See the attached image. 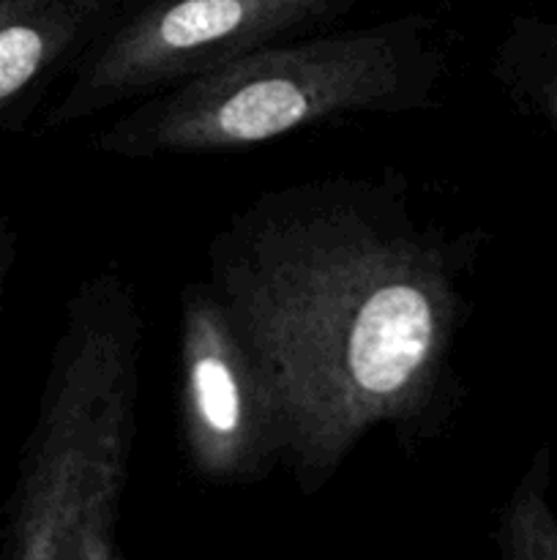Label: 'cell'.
Wrapping results in <instances>:
<instances>
[{
    "label": "cell",
    "mask_w": 557,
    "mask_h": 560,
    "mask_svg": "<svg viewBox=\"0 0 557 560\" xmlns=\"http://www.w3.org/2000/svg\"><path fill=\"white\" fill-rule=\"evenodd\" d=\"M484 244L399 173L278 186L218 228L205 282L265 377L300 495L331 485L371 432L415 452L451 427Z\"/></svg>",
    "instance_id": "6da1fadb"
},
{
    "label": "cell",
    "mask_w": 557,
    "mask_h": 560,
    "mask_svg": "<svg viewBox=\"0 0 557 560\" xmlns=\"http://www.w3.org/2000/svg\"><path fill=\"white\" fill-rule=\"evenodd\" d=\"M134 284L93 273L66 306L38 419L5 509L3 556L115 560L137 438L142 350Z\"/></svg>",
    "instance_id": "7a4b0ae2"
},
{
    "label": "cell",
    "mask_w": 557,
    "mask_h": 560,
    "mask_svg": "<svg viewBox=\"0 0 557 560\" xmlns=\"http://www.w3.org/2000/svg\"><path fill=\"white\" fill-rule=\"evenodd\" d=\"M446 69L424 16L309 33L131 104L93 148L120 159L244 151L347 115L429 109Z\"/></svg>",
    "instance_id": "3957f363"
},
{
    "label": "cell",
    "mask_w": 557,
    "mask_h": 560,
    "mask_svg": "<svg viewBox=\"0 0 557 560\" xmlns=\"http://www.w3.org/2000/svg\"><path fill=\"white\" fill-rule=\"evenodd\" d=\"M358 0H131L44 115L66 129L173 91L271 44L328 31Z\"/></svg>",
    "instance_id": "277c9868"
},
{
    "label": "cell",
    "mask_w": 557,
    "mask_h": 560,
    "mask_svg": "<svg viewBox=\"0 0 557 560\" xmlns=\"http://www.w3.org/2000/svg\"><path fill=\"white\" fill-rule=\"evenodd\" d=\"M180 438L191 474L208 485H254L282 465L265 377L208 282L180 293Z\"/></svg>",
    "instance_id": "5b68a950"
},
{
    "label": "cell",
    "mask_w": 557,
    "mask_h": 560,
    "mask_svg": "<svg viewBox=\"0 0 557 560\" xmlns=\"http://www.w3.org/2000/svg\"><path fill=\"white\" fill-rule=\"evenodd\" d=\"M131 0H0V124H16Z\"/></svg>",
    "instance_id": "8992f818"
},
{
    "label": "cell",
    "mask_w": 557,
    "mask_h": 560,
    "mask_svg": "<svg viewBox=\"0 0 557 560\" xmlns=\"http://www.w3.org/2000/svg\"><path fill=\"white\" fill-rule=\"evenodd\" d=\"M491 77L508 102L557 142V22H513L491 60Z\"/></svg>",
    "instance_id": "52a82bcc"
},
{
    "label": "cell",
    "mask_w": 557,
    "mask_h": 560,
    "mask_svg": "<svg viewBox=\"0 0 557 560\" xmlns=\"http://www.w3.org/2000/svg\"><path fill=\"white\" fill-rule=\"evenodd\" d=\"M552 452L538 448L513 490L497 528V547L511 560H557V517L549 506Z\"/></svg>",
    "instance_id": "ba28073f"
},
{
    "label": "cell",
    "mask_w": 557,
    "mask_h": 560,
    "mask_svg": "<svg viewBox=\"0 0 557 560\" xmlns=\"http://www.w3.org/2000/svg\"><path fill=\"white\" fill-rule=\"evenodd\" d=\"M16 260V230L5 213H0V312L5 301V284H9L11 268Z\"/></svg>",
    "instance_id": "9c48e42d"
},
{
    "label": "cell",
    "mask_w": 557,
    "mask_h": 560,
    "mask_svg": "<svg viewBox=\"0 0 557 560\" xmlns=\"http://www.w3.org/2000/svg\"><path fill=\"white\" fill-rule=\"evenodd\" d=\"M0 126H3V124H0Z\"/></svg>",
    "instance_id": "30bf717a"
}]
</instances>
